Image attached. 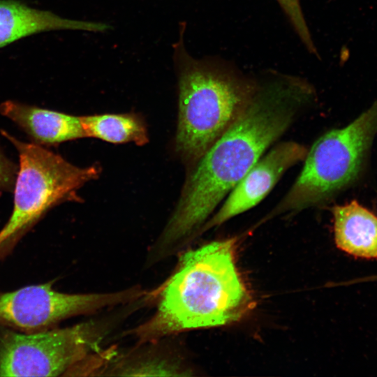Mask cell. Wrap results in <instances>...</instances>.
Masks as SVG:
<instances>
[{
	"label": "cell",
	"mask_w": 377,
	"mask_h": 377,
	"mask_svg": "<svg viewBox=\"0 0 377 377\" xmlns=\"http://www.w3.org/2000/svg\"><path fill=\"white\" fill-rule=\"evenodd\" d=\"M314 98L313 87L295 77L258 84L237 118L198 161L157 249H168L200 226Z\"/></svg>",
	"instance_id": "obj_1"
},
{
	"label": "cell",
	"mask_w": 377,
	"mask_h": 377,
	"mask_svg": "<svg viewBox=\"0 0 377 377\" xmlns=\"http://www.w3.org/2000/svg\"><path fill=\"white\" fill-rule=\"evenodd\" d=\"M236 239L212 242L182 256L156 313L135 333L150 340L239 320L251 298L235 263Z\"/></svg>",
	"instance_id": "obj_2"
},
{
	"label": "cell",
	"mask_w": 377,
	"mask_h": 377,
	"mask_svg": "<svg viewBox=\"0 0 377 377\" xmlns=\"http://www.w3.org/2000/svg\"><path fill=\"white\" fill-rule=\"evenodd\" d=\"M185 24L173 45L178 77L179 118L176 148L198 162L244 109L258 83L211 59H196L184 43Z\"/></svg>",
	"instance_id": "obj_3"
},
{
	"label": "cell",
	"mask_w": 377,
	"mask_h": 377,
	"mask_svg": "<svg viewBox=\"0 0 377 377\" xmlns=\"http://www.w3.org/2000/svg\"><path fill=\"white\" fill-rule=\"evenodd\" d=\"M377 128V100L353 122L331 130L308 149L303 168L272 214L323 204L357 177Z\"/></svg>",
	"instance_id": "obj_4"
},
{
	"label": "cell",
	"mask_w": 377,
	"mask_h": 377,
	"mask_svg": "<svg viewBox=\"0 0 377 377\" xmlns=\"http://www.w3.org/2000/svg\"><path fill=\"white\" fill-rule=\"evenodd\" d=\"M19 156L12 213L0 230L3 244L29 229L56 205L77 200V191L99 175L96 165L75 166L34 142L21 141L1 130Z\"/></svg>",
	"instance_id": "obj_5"
},
{
	"label": "cell",
	"mask_w": 377,
	"mask_h": 377,
	"mask_svg": "<svg viewBox=\"0 0 377 377\" xmlns=\"http://www.w3.org/2000/svg\"><path fill=\"white\" fill-rule=\"evenodd\" d=\"M101 330L95 323L0 334V376H57L81 366L96 349Z\"/></svg>",
	"instance_id": "obj_6"
},
{
	"label": "cell",
	"mask_w": 377,
	"mask_h": 377,
	"mask_svg": "<svg viewBox=\"0 0 377 377\" xmlns=\"http://www.w3.org/2000/svg\"><path fill=\"white\" fill-rule=\"evenodd\" d=\"M140 288L109 293L68 294L51 283L31 285L0 294V324L25 331L43 330L68 317L140 299Z\"/></svg>",
	"instance_id": "obj_7"
},
{
	"label": "cell",
	"mask_w": 377,
	"mask_h": 377,
	"mask_svg": "<svg viewBox=\"0 0 377 377\" xmlns=\"http://www.w3.org/2000/svg\"><path fill=\"white\" fill-rule=\"evenodd\" d=\"M308 149L304 145L290 140L273 147L231 190L202 231L219 226L260 203L288 169L304 160Z\"/></svg>",
	"instance_id": "obj_8"
},
{
	"label": "cell",
	"mask_w": 377,
	"mask_h": 377,
	"mask_svg": "<svg viewBox=\"0 0 377 377\" xmlns=\"http://www.w3.org/2000/svg\"><path fill=\"white\" fill-rule=\"evenodd\" d=\"M109 29L105 23L66 19L17 0H0V48L41 32L66 29L103 32Z\"/></svg>",
	"instance_id": "obj_9"
},
{
	"label": "cell",
	"mask_w": 377,
	"mask_h": 377,
	"mask_svg": "<svg viewBox=\"0 0 377 377\" xmlns=\"http://www.w3.org/2000/svg\"><path fill=\"white\" fill-rule=\"evenodd\" d=\"M0 113L41 146L86 137L80 117L11 100L0 104Z\"/></svg>",
	"instance_id": "obj_10"
},
{
	"label": "cell",
	"mask_w": 377,
	"mask_h": 377,
	"mask_svg": "<svg viewBox=\"0 0 377 377\" xmlns=\"http://www.w3.org/2000/svg\"><path fill=\"white\" fill-rule=\"evenodd\" d=\"M335 243L357 258L377 259V216L356 200L332 209Z\"/></svg>",
	"instance_id": "obj_11"
},
{
	"label": "cell",
	"mask_w": 377,
	"mask_h": 377,
	"mask_svg": "<svg viewBox=\"0 0 377 377\" xmlns=\"http://www.w3.org/2000/svg\"><path fill=\"white\" fill-rule=\"evenodd\" d=\"M86 137H94L112 143L148 142L146 127L136 115L105 114L80 117Z\"/></svg>",
	"instance_id": "obj_12"
},
{
	"label": "cell",
	"mask_w": 377,
	"mask_h": 377,
	"mask_svg": "<svg viewBox=\"0 0 377 377\" xmlns=\"http://www.w3.org/2000/svg\"><path fill=\"white\" fill-rule=\"evenodd\" d=\"M291 25L301 40L310 37V32L300 6V0H277Z\"/></svg>",
	"instance_id": "obj_13"
},
{
	"label": "cell",
	"mask_w": 377,
	"mask_h": 377,
	"mask_svg": "<svg viewBox=\"0 0 377 377\" xmlns=\"http://www.w3.org/2000/svg\"><path fill=\"white\" fill-rule=\"evenodd\" d=\"M18 167L8 158L0 148V191H13Z\"/></svg>",
	"instance_id": "obj_14"
},
{
	"label": "cell",
	"mask_w": 377,
	"mask_h": 377,
	"mask_svg": "<svg viewBox=\"0 0 377 377\" xmlns=\"http://www.w3.org/2000/svg\"><path fill=\"white\" fill-rule=\"evenodd\" d=\"M1 244H3V243H2L1 240L0 239V246H1Z\"/></svg>",
	"instance_id": "obj_15"
}]
</instances>
